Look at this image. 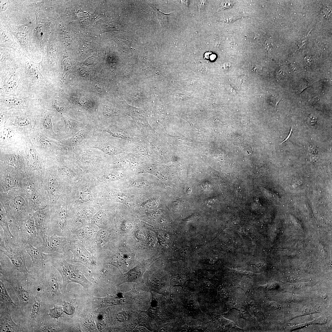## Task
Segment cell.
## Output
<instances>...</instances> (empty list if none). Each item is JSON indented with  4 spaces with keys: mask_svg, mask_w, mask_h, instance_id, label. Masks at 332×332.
<instances>
[{
    "mask_svg": "<svg viewBox=\"0 0 332 332\" xmlns=\"http://www.w3.org/2000/svg\"><path fill=\"white\" fill-rule=\"evenodd\" d=\"M0 279L11 286L18 297L21 313L26 317L31 310L37 298L34 277L30 273L28 276L0 263Z\"/></svg>",
    "mask_w": 332,
    "mask_h": 332,
    "instance_id": "6da1fadb",
    "label": "cell"
},
{
    "mask_svg": "<svg viewBox=\"0 0 332 332\" xmlns=\"http://www.w3.org/2000/svg\"><path fill=\"white\" fill-rule=\"evenodd\" d=\"M48 263L37 272L30 273L34 278L37 297L49 306L61 302L63 295L61 293L59 273Z\"/></svg>",
    "mask_w": 332,
    "mask_h": 332,
    "instance_id": "7a4b0ae2",
    "label": "cell"
},
{
    "mask_svg": "<svg viewBox=\"0 0 332 332\" xmlns=\"http://www.w3.org/2000/svg\"><path fill=\"white\" fill-rule=\"evenodd\" d=\"M0 204L5 211L9 223L16 227L31 218L34 211L22 188L0 193Z\"/></svg>",
    "mask_w": 332,
    "mask_h": 332,
    "instance_id": "3957f363",
    "label": "cell"
},
{
    "mask_svg": "<svg viewBox=\"0 0 332 332\" xmlns=\"http://www.w3.org/2000/svg\"><path fill=\"white\" fill-rule=\"evenodd\" d=\"M21 188L27 196L35 211L45 209L50 205L49 198L42 177H25Z\"/></svg>",
    "mask_w": 332,
    "mask_h": 332,
    "instance_id": "277c9868",
    "label": "cell"
},
{
    "mask_svg": "<svg viewBox=\"0 0 332 332\" xmlns=\"http://www.w3.org/2000/svg\"><path fill=\"white\" fill-rule=\"evenodd\" d=\"M50 263L58 271L62 277V290L64 291L66 290L67 285L71 283H78L85 288H87L90 286L91 283L77 267L69 263L65 259L56 255Z\"/></svg>",
    "mask_w": 332,
    "mask_h": 332,
    "instance_id": "5b68a950",
    "label": "cell"
},
{
    "mask_svg": "<svg viewBox=\"0 0 332 332\" xmlns=\"http://www.w3.org/2000/svg\"><path fill=\"white\" fill-rule=\"evenodd\" d=\"M4 250L0 249V252L6 256L10 260L12 267L26 276L30 273L26 265L27 255L25 245L15 240L5 243Z\"/></svg>",
    "mask_w": 332,
    "mask_h": 332,
    "instance_id": "8992f818",
    "label": "cell"
},
{
    "mask_svg": "<svg viewBox=\"0 0 332 332\" xmlns=\"http://www.w3.org/2000/svg\"><path fill=\"white\" fill-rule=\"evenodd\" d=\"M16 228L18 232L16 238L20 243L25 245L30 243L34 247H39L42 245V237L38 231L32 217L24 221Z\"/></svg>",
    "mask_w": 332,
    "mask_h": 332,
    "instance_id": "52a82bcc",
    "label": "cell"
},
{
    "mask_svg": "<svg viewBox=\"0 0 332 332\" xmlns=\"http://www.w3.org/2000/svg\"><path fill=\"white\" fill-rule=\"evenodd\" d=\"M50 306L37 297L30 311L24 318L23 323L22 324L25 332L32 331L33 328L48 314Z\"/></svg>",
    "mask_w": 332,
    "mask_h": 332,
    "instance_id": "ba28073f",
    "label": "cell"
},
{
    "mask_svg": "<svg viewBox=\"0 0 332 332\" xmlns=\"http://www.w3.org/2000/svg\"><path fill=\"white\" fill-rule=\"evenodd\" d=\"M25 248L27 253L30 256L32 261L30 271L31 273L37 272L46 264L50 263L53 257L56 255L54 253H45L38 247L35 248L30 243L26 244Z\"/></svg>",
    "mask_w": 332,
    "mask_h": 332,
    "instance_id": "9c48e42d",
    "label": "cell"
},
{
    "mask_svg": "<svg viewBox=\"0 0 332 332\" xmlns=\"http://www.w3.org/2000/svg\"><path fill=\"white\" fill-rule=\"evenodd\" d=\"M42 243L38 247L43 252L46 254H52L54 252L65 255L64 246L67 243V239L64 237L57 236L55 234L47 235L45 234L42 236Z\"/></svg>",
    "mask_w": 332,
    "mask_h": 332,
    "instance_id": "30bf717a",
    "label": "cell"
},
{
    "mask_svg": "<svg viewBox=\"0 0 332 332\" xmlns=\"http://www.w3.org/2000/svg\"><path fill=\"white\" fill-rule=\"evenodd\" d=\"M42 179L49 196L50 205L53 206L56 204L61 195L60 185L56 178L51 174Z\"/></svg>",
    "mask_w": 332,
    "mask_h": 332,
    "instance_id": "8fae6325",
    "label": "cell"
},
{
    "mask_svg": "<svg viewBox=\"0 0 332 332\" xmlns=\"http://www.w3.org/2000/svg\"><path fill=\"white\" fill-rule=\"evenodd\" d=\"M0 332H25L22 325L16 323L13 320L11 313L9 311L0 310Z\"/></svg>",
    "mask_w": 332,
    "mask_h": 332,
    "instance_id": "7c38bea8",
    "label": "cell"
},
{
    "mask_svg": "<svg viewBox=\"0 0 332 332\" xmlns=\"http://www.w3.org/2000/svg\"><path fill=\"white\" fill-rule=\"evenodd\" d=\"M36 227L42 237L46 233L49 219V206L45 209L35 211L32 216Z\"/></svg>",
    "mask_w": 332,
    "mask_h": 332,
    "instance_id": "4fadbf2b",
    "label": "cell"
},
{
    "mask_svg": "<svg viewBox=\"0 0 332 332\" xmlns=\"http://www.w3.org/2000/svg\"><path fill=\"white\" fill-rule=\"evenodd\" d=\"M0 310H6L11 314L17 311V306L8 294L3 281L0 279Z\"/></svg>",
    "mask_w": 332,
    "mask_h": 332,
    "instance_id": "5bb4252c",
    "label": "cell"
},
{
    "mask_svg": "<svg viewBox=\"0 0 332 332\" xmlns=\"http://www.w3.org/2000/svg\"><path fill=\"white\" fill-rule=\"evenodd\" d=\"M24 178L16 177L10 173L1 176L0 193L7 192L14 188H21L22 182Z\"/></svg>",
    "mask_w": 332,
    "mask_h": 332,
    "instance_id": "9a60e30c",
    "label": "cell"
},
{
    "mask_svg": "<svg viewBox=\"0 0 332 332\" xmlns=\"http://www.w3.org/2000/svg\"><path fill=\"white\" fill-rule=\"evenodd\" d=\"M0 226L3 230V233L0 232L1 240L6 242L15 240L16 238L11 233L9 227L8 218L4 208L0 204Z\"/></svg>",
    "mask_w": 332,
    "mask_h": 332,
    "instance_id": "2e32d148",
    "label": "cell"
},
{
    "mask_svg": "<svg viewBox=\"0 0 332 332\" xmlns=\"http://www.w3.org/2000/svg\"><path fill=\"white\" fill-rule=\"evenodd\" d=\"M70 250L74 254H76L80 260L82 262L86 263L88 262L92 263L91 257L89 254L80 245H75L74 243H72Z\"/></svg>",
    "mask_w": 332,
    "mask_h": 332,
    "instance_id": "e0dca14e",
    "label": "cell"
},
{
    "mask_svg": "<svg viewBox=\"0 0 332 332\" xmlns=\"http://www.w3.org/2000/svg\"><path fill=\"white\" fill-rule=\"evenodd\" d=\"M53 306V308H49L48 314L51 318L57 320L64 312L63 308L61 306L55 305Z\"/></svg>",
    "mask_w": 332,
    "mask_h": 332,
    "instance_id": "ac0fdd59",
    "label": "cell"
},
{
    "mask_svg": "<svg viewBox=\"0 0 332 332\" xmlns=\"http://www.w3.org/2000/svg\"><path fill=\"white\" fill-rule=\"evenodd\" d=\"M26 155L27 158L30 161V163L33 166L35 167V163L36 161V155L34 150L30 147H28L26 148Z\"/></svg>",
    "mask_w": 332,
    "mask_h": 332,
    "instance_id": "d6986e66",
    "label": "cell"
},
{
    "mask_svg": "<svg viewBox=\"0 0 332 332\" xmlns=\"http://www.w3.org/2000/svg\"><path fill=\"white\" fill-rule=\"evenodd\" d=\"M86 132L85 129H82L74 135L71 138V141L74 144L80 143L86 137Z\"/></svg>",
    "mask_w": 332,
    "mask_h": 332,
    "instance_id": "ffe728a7",
    "label": "cell"
},
{
    "mask_svg": "<svg viewBox=\"0 0 332 332\" xmlns=\"http://www.w3.org/2000/svg\"><path fill=\"white\" fill-rule=\"evenodd\" d=\"M52 117V116L49 114L45 115L42 121V124L45 129L53 131Z\"/></svg>",
    "mask_w": 332,
    "mask_h": 332,
    "instance_id": "44dd1931",
    "label": "cell"
},
{
    "mask_svg": "<svg viewBox=\"0 0 332 332\" xmlns=\"http://www.w3.org/2000/svg\"><path fill=\"white\" fill-rule=\"evenodd\" d=\"M63 305V312L68 315L73 314L75 310V308L70 302L64 301Z\"/></svg>",
    "mask_w": 332,
    "mask_h": 332,
    "instance_id": "7402d4cb",
    "label": "cell"
},
{
    "mask_svg": "<svg viewBox=\"0 0 332 332\" xmlns=\"http://www.w3.org/2000/svg\"><path fill=\"white\" fill-rule=\"evenodd\" d=\"M6 162L8 165L16 168L18 167L19 164L18 160L14 156L8 157L6 160Z\"/></svg>",
    "mask_w": 332,
    "mask_h": 332,
    "instance_id": "603a6c76",
    "label": "cell"
},
{
    "mask_svg": "<svg viewBox=\"0 0 332 332\" xmlns=\"http://www.w3.org/2000/svg\"><path fill=\"white\" fill-rule=\"evenodd\" d=\"M45 33V28L43 25L39 24L36 29V36L39 40H41L43 37Z\"/></svg>",
    "mask_w": 332,
    "mask_h": 332,
    "instance_id": "cb8c5ba5",
    "label": "cell"
},
{
    "mask_svg": "<svg viewBox=\"0 0 332 332\" xmlns=\"http://www.w3.org/2000/svg\"><path fill=\"white\" fill-rule=\"evenodd\" d=\"M6 102L9 105H18L21 104L22 102V101L20 99L11 98L6 99Z\"/></svg>",
    "mask_w": 332,
    "mask_h": 332,
    "instance_id": "d4e9b609",
    "label": "cell"
},
{
    "mask_svg": "<svg viewBox=\"0 0 332 332\" xmlns=\"http://www.w3.org/2000/svg\"><path fill=\"white\" fill-rule=\"evenodd\" d=\"M91 197V193L88 191H85L82 192L80 196L81 199L84 201L89 200Z\"/></svg>",
    "mask_w": 332,
    "mask_h": 332,
    "instance_id": "484cf974",
    "label": "cell"
},
{
    "mask_svg": "<svg viewBox=\"0 0 332 332\" xmlns=\"http://www.w3.org/2000/svg\"><path fill=\"white\" fill-rule=\"evenodd\" d=\"M18 37L19 40L23 43H26L28 41V37L25 33H19L17 35Z\"/></svg>",
    "mask_w": 332,
    "mask_h": 332,
    "instance_id": "4316f807",
    "label": "cell"
},
{
    "mask_svg": "<svg viewBox=\"0 0 332 332\" xmlns=\"http://www.w3.org/2000/svg\"><path fill=\"white\" fill-rule=\"evenodd\" d=\"M105 231H100L97 235V240L101 242H103L106 240L107 235V233Z\"/></svg>",
    "mask_w": 332,
    "mask_h": 332,
    "instance_id": "83f0119b",
    "label": "cell"
},
{
    "mask_svg": "<svg viewBox=\"0 0 332 332\" xmlns=\"http://www.w3.org/2000/svg\"><path fill=\"white\" fill-rule=\"evenodd\" d=\"M83 231L85 236L90 237L93 234V229L90 227H87L84 229Z\"/></svg>",
    "mask_w": 332,
    "mask_h": 332,
    "instance_id": "f1b7e54d",
    "label": "cell"
},
{
    "mask_svg": "<svg viewBox=\"0 0 332 332\" xmlns=\"http://www.w3.org/2000/svg\"><path fill=\"white\" fill-rule=\"evenodd\" d=\"M39 141L41 144L45 147H48L51 144L50 141L44 136L41 137L40 138Z\"/></svg>",
    "mask_w": 332,
    "mask_h": 332,
    "instance_id": "f546056e",
    "label": "cell"
},
{
    "mask_svg": "<svg viewBox=\"0 0 332 332\" xmlns=\"http://www.w3.org/2000/svg\"><path fill=\"white\" fill-rule=\"evenodd\" d=\"M128 314L125 311L121 312L118 314L117 317V319L119 321H125L127 319V316H126Z\"/></svg>",
    "mask_w": 332,
    "mask_h": 332,
    "instance_id": "4dcf8cb0",
    "label": "cell"
},
{
    "mask_svg": "<svg viewBox=\"0 0 332 332\" xmlns=\"http://www.w3.org/2000/svg\"><path fill=\"white\" fill-rule=\"evenodd\" d=\"M3 134L4 137L7 139L10 138L13 134L12 131L9 128L5 129L3 131Z\"/></svg>",
    "mask_w": 332,
    "mask_h": 332,
    "instance_id": "1f68e13d",
    "label": "cell"
},
{
    "mask_svg": "<svg viewBox=\"0 0 332 332\" xmlns=\"http://www.w3.org/2000/svg\"><path fill=\"white\" fill-rule=\"evenodd\" d=\"M330 11V10H329L328 9V8L327 7H325V8H323L321 10L320 14L321 15L322 17L323 18H327L328 16L330 15L329 14H330V13H331L330 11L329 12V11Z\"/></svg>",
    "mask_w": 332,
    "mask_h": 332,
    "instance_id": "d6a6232c",
    "label": "cell"
},
{
    "mask_svg": "<svg viewBox=\"0 0 332 332\" xmlns=\"http://www.w3.org/2000/svg\"><path fill=\"white\" fill-rule=\"evenodd\" d=\"M204 57L207 59H209L211 61H213L216 58V55L211 52H208L205 54Z\"/></svg>",
    "mask_w": 332,
    "mask_h": 332,
    "instance_id": "836d02e7",
    "label": "cell"
},
{
    "mask_svg": "<svg viewBox=\"0 0 332 332\" xmlns=\"http://www.w3.org/2000/svg\"><path fill=\"white\" fill-rule=\"evenodd\" d=\"M29 124V121L26 119H21L18 122V124L20 126H27Z\"/></svg>",
    "mask_w": 332,
    "mask_h": 332,
    "instance_id": "e575fe53",
    "label": "cell"
},
{
    "mask_svg": "<svg viewBox=\"0 0 332 332\" xmlns=\"http://www.w3.org/2000/svg\"><path fill=\"white\" fill-rule=\"evenodd\" d=\"M308 83H302L300 85L299 89L298 92L300 93L308 86Z\"/></svg>",
    "mask_w": 332,
    "mask_h": 332,
    "instance_id": "d590c367",
    "label": "cell"
},
{
    "mask_svg": "<svg viewBox=\"0 0 332 332\" xmlns=\"http://www.w3.org/2000/svg\"><path fill=\"white\" fill-rule=\"evenodd\" d=\"M304 61L305 63L307 65H310L312 63V58L309 56L306 57L304 59Z\"/></svg>",
    "mask_w": 332,
    "mask_h": 332,
    "instance_id": "8d00e7d4",
    "label": "cell"
},
{
    "mask_svg": "<svg viewBox=\"0 0 332 332\" xmlns=\"http://www.w3.org/2000/svg\"><path fill=\"white\" fill-rule=\"evenodd\" d=\"M284 73L283 72V70H280V71H279L278 72V74L277 76H278V77H282L284 75Z\"/></svg>",
    "mask_w": 332,
    "mask_h": 332,
    "instance_id": "74e56055",
    "label": "cell"
},
{
    "mask_svg": "<svg viewBox=\"0 0 332 332\" xmlns=\"http://www.w3.org/2000/svg\"><path fill=\"white\" fill-rule=\"evenodd\" d=\"M310 251V252H311V251Z\"/></svg>",
    "mask_w": 332,
    "mask_h": 332,
    "instance_id": "f35d334b",
    "label": "cell"
}]
</instances>
